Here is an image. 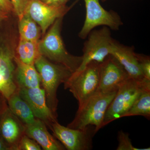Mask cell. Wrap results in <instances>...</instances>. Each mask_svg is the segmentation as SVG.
<instances>
[{"instance_id": "1", "label": "cell", "mask_w": 150, "mask_h": 150, "mask_svg": "<svg viewBox=\"0 0 150 150\" xmlns=\"http://www.w3.org/2000/svg\"><path fill=\"white\" fill-rule=\"evenodd\" d=\"M63 17L57 19L48 32L38 41L40 55L51 62L63 65L74 73L81 66L82 56L69 54L65 48L61 36Z\"/></svg>"}, {"instance_id": "2", "label": "cell", "mask_w": 150, "mask_h": 150, "mask_svg": "<svg viewBox=\"0 0 150 150\" xmlns=\"http://www.w3.org/2000/svg\"><path fill=\"white\" fill-rule=\"evenodd\" d=\"M34 66L40 75L41 86L45 91L47 105L58 117L57 90L61 84L68 80L72 73L63 65L53 63L41 55L35 61Z\"/></svg>"}, {"instance_id": "3", "label": "cell", "mask_w": 150, "mask_h": 150, "mask_svg": "<svg viewBox=\"0 0 150 150\" xmlns=\"http://www.w3.org/2000/svg\"><path fill=\"white\" fill-rule=\"evenodd\" d=\"M117 91L105 93H96L79 106L74 118L67 127L83 129L91 125L95 126L97 133L103 128L105 112Z\"/></svg>"}, {"instance_id": "4", "label": "cell", "mask_w": 150, "mask_h": 150, "mask_svg": "<svg viewBox=\"0 0 150 150\" xmlns=\"http://www.w3.org/2000/svg\"><path fill=\"white\" fill-rule=\"evenodd\" d=\"M150 90V80L129 78L119 86L105 115L103 127L123 117L142 92Z\"/></svg>"}, {"instance_id": "5", "label": "cell", "mask_w": 150, "mask_h": 150, "mask_svg": "<svg viewBox=\"0 0 150 150\" xmlns=\"http://www.w3.org/2000/svg\"><path fill=\"white\" fill-rule=\"evenodd\" d=\"M99 63L91 61L83 69L74 72L64 83L65 89H68L77 100L81 106L96 93L99 83Z\"/></svg>"}, {"instance_id": "6", "label": "cell", "mask_w": 150, "mask_h": 150, "mask_svg": "<svg viewBox=\"0 0 150 150\" xmlns=\"http://www.w3.org/2000/svg\"><path fill=\"white\" fill-rule=\"evenodd\" d=\"M87 38L83 49L82 62L75 72L83 69L91 61L101 63L112 52L114 39L111 36L110 29L107 26L93 30Z\"/></svg>"}, {"instance_id": "7", "label": "cell", "mask_w": 150, "mask_h": 150, "mask_svg": "<svg viewBox=\"0 0 150 150\" xmlns=\"http://www.w3.org/2000/svg\"><path fill=\"white\" fill-rule=\"evenodd\" d=\"M86 16L83 26L79 36L82 39L87 38L90 32L97 26L104 25L113 30H119L123 23L117 13L108 11L100 5L99 0H84Z\"/></svg>"}, {"instance_id": "8", "label": "cell", "mask_w": 150, "mask_h": 150, "mask_svg": "<svg viewBox=\"0 0 150 150\" xmlns=\"http://www.w3.org/2000/svg\"><path fill=\"white\" fill-rule=\"evenodd\" d=\"M50 130L53 136L68 150H90L93 149V138L96 132L93 126L84 129H71L58 121L52 123Z\"/></svg>"}, {"instance_id": "9", "label": "cell", "mask_w": 150, "mask_h": 150, "mask_svg": "<svg viewBox=\"0 0 150 150\" xmlns=\"http://www.w3.org/2000/svg\"><path fill=\"white\" fill-rule=\"evenodd\" d=\"M15 51L8 40H0V92L6 99L19 89L16 80Z\"/></svg>"}, {"instance_id": "10", "label": "cell", "mask_w": 150, "mask_h": 150, "mask_svg": "<svg viewBox=\"0 0 150 150\" xmlns=\"http://www.w3.org/2000/svg\"><path fill=\"white\" fill-rule=\"evenodd\" d=\"M77 0L70 6L50 5L41 0H28L24 13L28 14L39 25L43 35L57 19L63 17L74 6Z\"/></svg>"}, {"instance_id": "11", "label": "cell", "mask_w": 150, "mask_h": 150, "mask_svg": "<svg viewBox=\"0 0 150 150\" xmlns=\"http://www.w3.org/2000/svg\"><path fill=\"white\" fill-rule=\"evenodd\" d=\"M99 83L96 92L108 93L118 90L119 86L130 78L122 65L111 54L99 63Z\"/></svg>"}, {"instance_id": "12", "label": "cell", "mask_w": 150, "mask_h": 150, "mask_svg": "<svg viewBox=\"0 0 150 150\" xmlns=\"http://www.w3.org/2000/svg\"><path fill=\"white\" fill-rule=\"evenodd\" d=\"M18 93L29 105L36 118L46 124L49 129L52 123L58 121L46 103L45 91L41 87L35 88H19Z\"/></svg>"}, {"instance_id": "13", "label": "cell", "mask_w": 150, "mask_h": 150, "mask_svg": "<svg viewBox=\"0 0 150 150\" xmlns=\"http://www.w3.org/2000/svg\"><path fill=\"white\" fill-rule=\"evenodd\" d=\"M25 126L8 107L0 119V135L9 150H18Z\"/></svg>"}, {"instance_id": "14", "label": "cell", "mask_w": 150, "mask_h": 150, "mask_svg": "<svg viewBox=\"0 0 150 150\" xmlns=\"http://www.w3.org/2000/svg\"><path fill=\"white\" fill-rule=\"evenodd\" d=\"M110 54L122 65L130 78L137 80L146 79L140 69L134 47L125 46L114 40Z\"/></svg>"}, {"instance_id": "15", "label": "cell", "mask_w": 150, "mask_h": 150, "mask_svg": "<svg viewBox=\"0 0 150 150\" xmlns=\"http://www.w3.org/2000/svg\"><path fill=\"white\" fill-rule=\"evenodd\" d=\"M25 133L35 140L42 150H65L64 145L48 132L44 122L36 118L33 123L25 125Z\"/></svg>"}, {"instance_id": "16", "label": "cell", "mask_w": 150, "mask_h": 150, "mask_svg": "<svg viewBox=\"0 0 150 150\" xmlns=\"http://www.w3.org/2000/svg\"><path fill=\"white\" fill-rule=\"evenodd\" d=\"M16 80L19 88H31L41 87L40 75L34 65L24 64L16 57Z\"/></svg>"}, {"instance_id": "17", "label": "cell", "mask_w": 150, "mask_h": 150, "mask_svg": "<svg viewBox=\"0 0 150 150\" xmlns=\"http://www.w3.org/2000/svg\"><path fill=\"white\" fill-rule=\"evenodd\" d=\"M7 100L9 109L25 125L31 124L36 120L29 105L20 96L18 91Z\"/></svg>"}, {"instance_id": "18", "label": "cell", "mask_w": 150, "mask_h": 150, "mask_svg": "<svg viewBox=\"0 0 150 150\" xmlns=\"http://www.w3.org/2000/svg\"><path fill=\"white\" fill-rule=\"evenodd\" d=\"M38 41H28L19 38L16 48V57L24 64L34 65L35 61L41 56L38 48Z\"/></svg>"}, {"instance_id": "19", "label": "cell", "mask_w": 150, "mask_h": 150, "mask_svg": "<svg viewBox=\"0 0 150 150\" xmlns=\"http://www.w3.org/2000/svg\"><path fill=\"white\" fill-rule=\"evenodd\" d=\"M18 30L19 38L28 41H39L42 34L39 25L26 13L19 20Z\"/></svg>"}, {"instance_id": "20", "label": "cell", "mask_w": 150, "mask_h": 150, "mask_svg": "<svg viewBox=\"0 0 150 150\" xmlns=\"http://www.w3.org/2000/svg\"><path fill=\"white\" fill-rule=\"evenodd\" d=\"M134 115H141L149 120L150 90L142 92L123 117Z\"/></svg>"}, {"instance_id": "21", "label": "cell", "mask_w": 150, "mask_h": 150, "mask_svg": "<svg viewBox=\"0 0 150 150\" xmlns=\"http://www.w3.org/2000/svg\"><path fill=\"white\" fill-rule=\"evenodd\" d=\"M117 139L118 141V145L116 149L117 150H150V148L139 149L135 147L132 144L131 140L129 138V134L122 130L118 131Z\"/></svg>"}, {"instance_id": "22", "label": "cell", "mask_w": 150, "mask_h": 150, "mask_svg": "<svg viewBox=\"0 0 150 150\" xmlns=\"http://www.w3.org/2000/svg\"><path fill=\"white\" fill-rule=\"evenodd\" d=\"M136 56L144 77L150 80V58L144 54H137Z\"/></svg>"}, {"instance_id": "23", "label": "cell", "mask_w": 150, "mask_h": 150, "mask_svg": "<svg viewBox=\"0 0 150 150\" xmlns=\"http://www.w3.org/2000/svg\"><path fill=\"white\" fill-rule=\"evenodd\" d=\"M42 148L35 140L27 135H23L18 147V150H41Z\"/></svg>"}, {"instance_id": "24", "label": "cell", "mask_w": 150, "mask_h": 150, "mask_svg": "<svg viewBox=\"0 0 150 150\" xmlns=\"http://www.w3.org/2000/svg\"><path fill=\"white\" fill-rule=\"evenodd\" d=\"M13 6L14 12L15 13L18 20L22 17L24 14L25 9L28 0H10Z\"/></svg>"}, {"instance_id": "25", "label": "cell", "mask_w": 150, "mask_h": 150, "mask_svg": "<svg viewBox=\"0 0 150 150\" xmlns=\"http://www.w3.org/2000/svg\"><path fill=\"white\" fill-rule=\"evenodd\" d=\"M0 9L8 14L14 12L13 6L10 0H0Z\"/></svg>"}, {"instance_id": "26", "label": "cell", "mask_w": 150, "mask_h": 150, "mask_svg": "<svg viewBox=\"0 0 150 150\" xmlns=\"http://www.w3.org/2000/svg\"><path fill=\"white\" fill-rule=\"evenodd\" d=\"M8 107V106L6 98L2 93L0 92V119Z\"/></svg>"}, {"instance_id": "27", "label": "cell", "mask_w": 150, "mask_h": 150, "mask_svg": "<svg viewBox=\"0 0 150 150\" xmlns=\"http://www.w3.org/2000/svg\"><path fill=\"white\" fill-rule=\"evenodd\" d=\"M43 2L50 5L61 6L66 5L69 0H41Z\"/></svg>"}, {"instance_id": "28", "label": "cell", "mask_w": 150, "mask_h": 150, "mask_svg": "<svg viewBox=\"0 0 150 150\" xmlns=\"http://www.w3.org/2000/svg\"><path fill=\"white\" fill-rule=\"evenodd\" d=\"M8 14L0 9V22L6 20L8 18Z\"/></svg>"}, {"instance_id": "29", "label": "cell", "mask_w": 150, "mask_h": 150, "mask_svg": "<svg viewBox=\"0 0 150 150\" xmlns=\"http://www.w3.org/2000/svg\"><path fill=\"white\" fill-rule=\"evenodd\" d=\"M0 150H9L8 148L5 144L0 135Z\"/></svg>"}, {"instance_id": "30", "label": "cell", "mask_w": 150, "mask_h": 150, "mask_svg": "<svg viewBox=\"0 0 150 150\" xmlns=\"http://www.w3.org/2000/svg\"><path fill=\"white\" fill-rule=\"evenodd\" d=\"M107 1V0H102V1L103 2H105V1Z\"/></svg>"}]
</instances>
